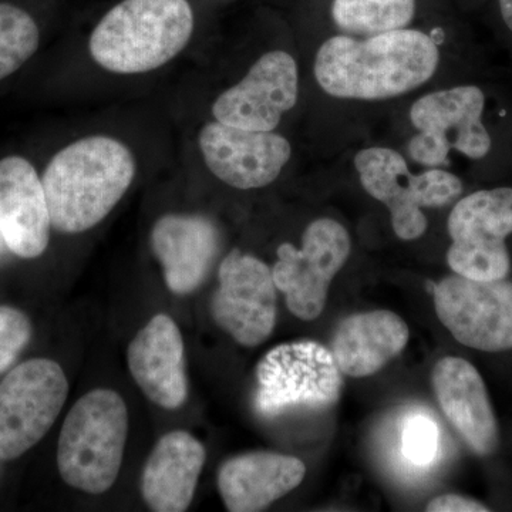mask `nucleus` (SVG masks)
<instances>
[{"label": "nucleus", "mask_w": 512, "mask_h": 512, "mask_svg": "<svg viewBox=\"0 0 512 512\" xmlns=\"http://www.w3.org/2000/svg\"><path fill=\"white\" fill-rule=\"evenodd\" d=\"M299 458L271 451H254L229 458L218 471V490L231 512L265 510L291 493L305 478Z\"/></svg>", "instance_id": "nucleus-18"}, {"label": "nucleus", "mask_w": 512, "mask_h": 512, "mask_svg": "<svg viewBox=\"0 0 512 512\" xmlns=\"http://www.w3.org/2000/svg\"><path fill=\"white\" fill-rule=\"evenodd\" d=\"M439 446V429L426 416L409 420L403 430V453L414 464H430Z\"/></svg>", "instance_id": "nucleus-26"}, {"label": "nucleus", "mask_w": 512, "mask_h": 512, "mask_svg": "<svg viewBox=\"0 0 512 512\" xmlns=\"http://www.w3.org/2000/svg\"><path fill=\"white\" fill-rule=\"evenodd\" d=\"M192 32L188 0H123L93 30L89 50L109 72H153L183 52Z\"/></svg>", "instance_id": "nucleus-3"}, {"label": "nucleus", "mask_w": 512, "mask_h": 512, "mask_svg": "<svg viewBox=\"0 0 512 512\" xmlns=\"http://www.w3.org/2000/svg\"><path fill=\"white\" fill-rule=\"evenodd\" d=\"M409 338V326L396 313H357L340 322L330 352L343 375L360 379L380 372L403 352Z\"/></svg>", "instance_id": "nucleus-20"}, {"label": "nucleus", "mask_w": 512, "mask_h": 512, "mask_svg": "<svg viewBox=\"0 0 512 512\" xmlns=\"http://www.w3.org/2000/svg\"><path fill=\"white\" fill-rule=\"evenodd\" d=\"M453 274L473 281L493 282L510 278L512 254L508 245L453 244L447 251Z\"/></svg>", "instance_id": "nucleus-24"}, {"label": "nucleus", "mask_w": 512, "mask_h": 512, "mask_svg": "<svg viewBox=\"0 0 512 512\" xmlns=\"http://www.w3.org/2000/svg\"><path fill=\"white\" fill-rule=\"evenodd\" d=\"M69 393L62 367L32 359L0 382V460H15L35 447L53 424Z\"/></svg>", "instance_id": "nucleus-8"}, {"label": "nucleus", "mask_w": 512, "mask_h": 512, "mask_svg": "<svg viewBox=\"0 0 512 512\" xmlns=\"http://www.w3.org/2000/svg\"><path fill=\"white\" fill-rule=\"evenodd\" d=\"M444 328L466 348L484 353L512 350V279L480 282L450 275L433 286Z\"/></svg>", "instance_id": "nucleus-10"}, {"label": "nucleus", "mask_w": 512, "mask_h": 512, "mask_svg": "<svg viewBox=\"0 0 512 512\" xmlns=\"http://www.w3.org/2000/svg\"><path fill=\"white\" fill-rule=\"evenodd\" d=\"M439 63V47L429 35L403 28L365 40L330 37L319 47L313 70L329 96L386 100L426 83Z\"/></svg>", "instance_id": "nucleus-1"}, {"label": "nucleus", "mask_w": 512, "mask_h": 512, "mask_svg": "<svg viewBox=\"0 0 512 512\" xmlns=\"http://www.w3.org/2000/svg\"><path fill=\"white\" fill-rule=\"evenodd\" d=\"M6 247L5 239H3L2 234H0V256L3 255V252H5Z\"/></svg>", "instance_id": "nucleus-29"}, {"label": "nucleus", "mask_w": 512, "mask_h": 512, "mask_svg": "<svg viewBox=\"0 0 512 512\" xmlns=\"http://www.w3.org/2000/svg\"><path fill=\"white\" fill-rule=\"evenodd\" d=\"M352 249L349 232L338 221L320 218L305 229L302 247L282 244L272 269L276 289L284 293L289 311L301 320L319 318L333 278Z\"/></svg>", "instance_id": "nucleus-9"}, {"label": "nucleus", "mask_w": 512, "mask_h": 512, "mask_svg": "<svg viewBox=\"0 0 512 512\" xmlns=\"http://www.w3.org/2000/svg\"><path fill=\"white\" fill-rule=\"evenodd\" d=\"M220 288L212 298L217 325L239 345L255 348L276 323V285L271 268L255 256L232 249L221 262Z\"/></svg>", "instance_id": "nucleus-11"}, {"label": "nucleus", "mask_w": 512, "mask_h": 512, "mask_svg": "<svg viewBox=\"0 0 512 512\" xmlns=\"http://www.w3.org/2000/svg\"><path fill=\"white\" fill-rule=\"evenodd\" d=\"M127 431V406L119 393L84 394L60 431L57 467L64 483L87 494L109 491L119 477Z\"/></svg>", "instance_id": "nucleus-4"}, {"label": "nucleus", "mask_w": 512, "mask_h": 512, "mask_svg": "<svg viewBox=\"0 0 512 512\" xmlns=\"http://www.w3.org/2000/svg\"><path fill=\"white\" fill-rule=\"evenodd\" d=\"M128 369L151 402L167 410L180 409L188 397L184 342L170 316H154L131 340Z\"/></svg>", "instance_id": "nucleus-16"}, {"label": "nucleus", "mask_w": 512, "mask_h": 512, "mask_svg": "<svg viewBox=\"0 0 512 512\" xmlns=\"http://www.w3.org/2000/svg\"><path fill=\"white\" fill-rule=\"evenodd\" d=\"M201 156L218 180L255 190L274 183L291 160L289 141L274 131H252L211 121L198 136Z\"/></svg>", "instance_id": "nucleus-13"}, {"label": "nucleus", "mask_w": 512, "mask_h": 512, "mask_svg": "<svg viewBox=\"0 0 512 512\" xmlns=\"http://www.w3.org/2000/svg\"><path fill=\"white\" fill-rule=\"evenodd\" d=\"M40 33L26 10L0 3V80L19 70L39 49Z\"/></svg>", "instance_id": "nucleus-23"}, {"label": "nucleus", "mask_w": 512, "mask_h": 512, "mask_svg": "<svg viewBox=\"0 0 512 512\" xmlns=\"http://www.w3.org/2000/svg\"><path fill=\"white\" fill-rule=\"evenodd\" d=\"M49 207L42 178L22 157L0 160V234L6 247L25 259L45 254L50 241Z\"/></svg>", "instance_id": "nucleus-15"}, {"label": "nucleus", "mask_w": 512, "mask_h": 512, "mask_svg": "<svg viewBox=\"0 0 512 512\" xmlns=\"http://www.w3.org/2000/svg\"><path fill=\"white\" fill-rule=\"evenodd\" d=\"M429 512H488L491 507L476 498L460 494H443L427 504Z\"/></svg>", "instance_id": "nucleus-27"}, {"label": "nucleus", "mask_w": 512, "mask_h": 512, "mask_svg": "<svg viewBox=\"0 0 512 512\" xmlns=\"http://www.w3.org/2000/svg\"><path fill=\"white\" fill-rule=\"evenodd\" d=\"M298 64L284 50L265 53L241 82L215 100L212 114L227 126L274 131L298 103Z\"/></svg>", "instance_id": "nucleus-12"}, {"label": "nucleus", "mask_w": 512, "mask_h": 512, "mask_svg": "<svg viewBox=\"0 0 512 512\" xmlns=\"http://www.w3.org/2000/svg\"><path fill=\"white\" fill-rule=\"evenodd\" d=\"M353 163L362 187L389 208L394 232L404 241H413L426 232L423 208L446 207L464 192L463 180L450 171L433 168L414 175L402 154L392 148H365Z\"/></svg>", "instance_id": "nucleus-6"}, {"label": "nucleus", "mask_w": 512, "mask_h": 512, "mask_svg": "<svg viewBox=\"0 0 512 512\" xmlns=\"http://www.w3.org/2000/svg\"><path fill=\"white\" fill-rule=\"evenodd\" d=\"M487 93L478 84H458L420 97L410 110L419 133L410 140L409 154L416 163L440 168L457 151L473 163L493 154V131L485 123Z\"/></svg>", "instance_id": "nucleus-5"}, {"label": "nucleus", "mask_w": 512, "mask_h": 512, "mask_svg": "<svg viewBox=\"0 0 512 512\" xmlns=\"http://www.w3.org/2000/svg\"><path fill=\"white\" fill-rule=\"evenodd\" d=\"M431 383L444 416L471 453L493 456L500 446V426L477 367L463 357H443L434 366Z\"/></svg>", "instance_id": "nucleus-14"}, {"label": "nucleus", "mask_w": 512, "mask_h": 512, "mask_svg": "<svg viewBox=\"0 0 512 512\" xmlns=\"http://www.w3.org/2000/svg\"><path fill=\"white\" fill-rule=\"evenodd\" d=\"M453 244L508 245L512 237V185L481 188L461 197L447 221Z\"/></svg>", "instance_id": "nucleus-21"}, {"label": "nucleus", "mask_w": 512, "mask_h": 512, "mask_svg": "<svg viewBox=\"0 0 512 512\" xmlns=\"http://www.w3.org/2000/svg\"><path fill=\"white\" fill-rule=\"evenodd\" d=\"M136 160L116 138L74 141L52 158L42 177L52 227L80 234L100 224L124 197Z\"/></svg>", "instance_id": "nucleus-2"}, {"label": "nucleus", "mask_w": 512, "mask_h": 512, "mask_svg": "<svg viewBox=\"0 0 512 512\" xmlns=\"http://www.w3.org/2000/svg\"><path fill=\"white\" fill-rule=\"evenodd\" d=\"M151 247L163 265L167 288L175 295H188L210 274L220 235L202 215L167 214L154 224Z\"/></svg>", "instance_id": "nucleus-17"}, {"label": "nucleus", "mask_w": 512, "mask_h": 512, "mask_svg": "<svg viewBox=\"0 0 512 512\" xmlns=\"http://www.w3.org/2000/svg\"><path fill=\"white\" fill-rule=\"evenodd\" d=\"M32 338V323L19 309L0 306V373L8 370Z\"/></svg>", "instance_id": "nucleus-25"}, {"label": "nucleus", "mask_w": 512, "mask_h": 512, "mask_svg": "<svg viewBox=\"0 0 512 512\" xmlns=\"http://www.w3.org/2000/svg\"><path fill=\"white\" fill-rule=\"evenodd\" d=\"M205 448L184 430L161 437L148 457L141 493L156 512H183L190 507L205 464Z\"/></svg>", "instance_id": "nucleus-19"}, {"label": "nucleus", "mask_w": 512, "mask_h": 512, "mask_svg": "<svg viewBox=\"0 0 512 512\" xmlns=\"http://www.w3.org/2000/svg\"><path fill=\"white\" fill-rule=\"evenodd\" d=\"M342 375L332 352L318 342L276 346L256 367L255 410L274 419L292 410L328 409L342 393Z\"/></svg>", "instance_id": "nucleus-7"}, {"label": "nucleus", "mask_w": 512, "mask_h": 512, "mask_svg": "<svg viewBox=\"0 0 512 512\" xmlns=\"http://www.w3.org/2000/svg\"><path fill=\"white\" fill-rule=\"evenodd\" d=\"M414 12L416 0H335L332 6L340 29L366 36L406 28Z\"/></svg>", "instance_id": "nucleus-22"}, {"label": "nucleus", "mask_w": 512, "mask_h": 512, "mask_svg": "<svg viewBox=\"0 0 512 512\" xmlns=\"http://www.w3.org/2000/svg\"><path fill=\"white\" fill-rule=\"evenodd\" d=\"M498 12L504 29L512 37V0H498Z\"/></svg>", "instance_id": "nucleus-28"}]
</instances>
